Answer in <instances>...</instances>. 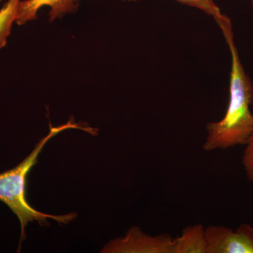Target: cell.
Here are the masks:
<instances>
[{
	"mask_svg": "<svg viewBox=\"0 0 253 253\" xmlns=\"http://www.w3.org/2000/svg\"><path fill=\"white\" fill-rule=\"evenodd\" d=\"M126 1H136L137 0H123ZM181 4L188 5L204 11L206 14L212 16L219 25L221 30L231 24L230 18L221 13L219 6L214 0H176Z\"/></svg>",
	"mask_w": 253,
	"mask_h": 253,
	"instance_id": "52a82bcc",
	"label": "cell"
},
{
	"mask_svg": "<svg viewBox=\"0 0 253 253\" xmlns=\"http://www.w3.org/2000/svg\"><path fill=\"white\" fill-rule=\"evenodd\" d=\"M20 0H9L0 9V49L6 44L13 23L16 21Z\"/></svg>",
	"mask_w": 253,
	"mask_h": 253,
	"instance_id": "ba28073f",
	"label": "cell"
},
{
	"mask_svg": "<svg viewBox=\"0 0 253 253\" xmlns=\"http://www.w3.org/2000/svg\"><path fill=\"white\" fill-rule=\"evenodd\" d=\"M252 6H253V0H252Z\"/></svg>",
	"mask_w": 253,
	"mask_h": 253,
	"instance_id": "30bf717a",
	"label": "cell"
},
{
	"mask_svg": "<svg viewBox=\"0 0 253 253\" xmlns=\"http://www.w3.org/2000/svg\"><path fill=\"white\" fill-rule=\"evenodd\" d=\"M206 253H253V226L242 223L235 231L224 226L206 227Z\"/></svg>",
	"mask_w": 253,
	"mask_h": 253,
	"instance_id": "3957f363",
	"label": "cell"
},
{
	"mask_svg": "<svg viewBox=\"0 0 253 253\" xmlns=\"http://www.w3.org/2000/svg\"><path fill=\"white\" fill-rule=\"evenodd\" d=\"M173 238L169 234L151 236L137 226L131 227L126 236L111 240L103 253H172Z\"/></svg>",
	"mask_w": 253,
	"mask_h": 253,
	"instance_id": "277c9868",
	"label": "cell"
},
{
	"mask_svg": "<svg viewBox=\"0 0 253 253\" xmlns=\"http://www.w3.org/2000/svg\"><path fill=\"white\" fill-rule=\"evenodd\" d=\"M231 54L229 100L224 118L208 123L205 151L228 149L246 145L253 129V83L246 71L234 43L232 28L222 32Z\"/></svg>",
	"mask_w": 253,
	"mask_h": 253,
	"instance_id": "6da1fadb",
	"label": "cell"
},
{
	"mask_svg": "<svg viewBox=\"0 0 253 253\" xmlns=\"http://www.w3.org/2000/svg\"><path fill=\"white\" fill-rule=\"evenodd\" d=\"M172 253H206V227L199 223L184 228L173 239Z\"/></svg>",
	"mask_w": 253,
	"mask_h": 253,
	"instance_id": "8992f818",
	"label": "cell"
},
{
	"mask_svg": "<svg viewBox=\"0 0 253 253\" xmlns=\"http://www.w3.org/2000/svg\"><path fill=\"white\" fill-rule=\"evenodd\" d=\"M81 0H24L18 4L16 22L19 26L36 20L38 10L44 6L51 7L50 21L68 13L76 12Z\"/></svg>",
	"mask_w": 253,
	"mask_h": 253,
	"instance_id": "5b68a950",
	"label": "cell"
},
{
	"mask_svg": "<svg viewBox=\"0 0 253 253\" xmlns=\"http://www.w3.org/2000/svg\"><path fill=\"white\" fill-rule=\"evenodd\" d=\"M81 129L86 132L93 134L94 129L90 127H83L77 123L70 121L66 124L59 126L50 127L49 134L43 137L37 144L33 151L28 156L17 165L16 167L9 170L0 172V201L4 203L16 214L21 224V237L18 245V252H20L21 244L26 239V228L30 222L37 221L43 225L48 224L47 219H51L59 224H68L77 217L76 213H70L65 215H53L40 212L28 203L26 198V186L28 176L38 163V158L43 148L54 136L61 131L68 129Z\"/></svg>",
	"mask_w": 253,
	"mask_h": 253,
	"instance_id": "7a4b0ae2",
	"label": "cell"
},
{
	"mask_svg": "<svg viewBox=\"0 0 253 253\" xmlns=\"http://www.w3.org/2000/svg\"><path fill=\"white\" fill-rule=\"evenodd\" d=\"M242 163L248 180L253 183V129L246 144Z\"/></svg>",
	"mask_w": 253,
	"mask_h": 253,
	"instance_id": "9c48e42d",
	"label": "cell"
}]
</instances>
